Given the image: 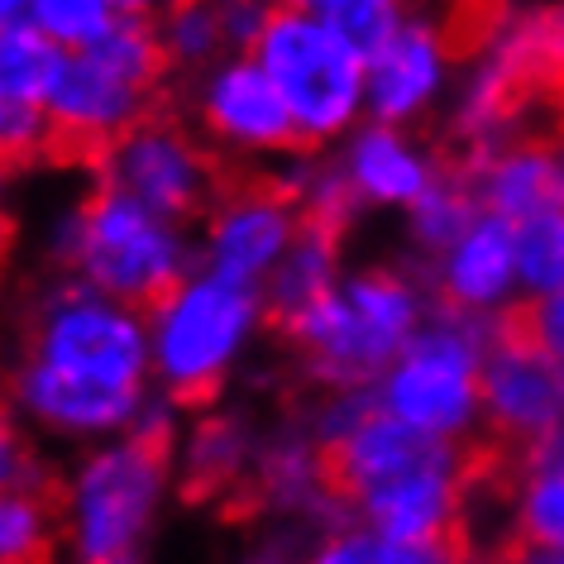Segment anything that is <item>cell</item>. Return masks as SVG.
Returning <instances> with one entry per match:
<instances>
[{
    "instance_id": "603a6c76",
    "label": "cell",
    "mask_w": 564,
    "mask_h": 564,
    "mask_svg": "<svg viewBox=\"0 0 564 564\" xmlns=\"http://www.w3.org/2000/svg\"><path fill=\"white\" fill-rule=\"evenodd\" d=\"M124 6H96V0H73V6H30L34 30L48 39V44H67V53L96 48L101 39L120 24Z\"/></svg>"
},
{
    "instance_id": "5bb4252c",
    "label": "cell",
    "mask_w": 564,
    "mask_h": 564,
    "mask_svg": "<svg viewBox=\"0 0 564 564\" xmlns=\"http://www.w3.org/2000/svg\"><path fill=\"white\" fill-rule=\"evenodd\" d=\"M517 273V225L484 216L445 263V306H488Z\"/></svg>"
},
{
    "instance_id": "484cf974",
    "label": "cell",
    "mask_w": 564,
    "mask_h": 564,
    "mask_svg": "<svg viewBox=\"0 0 564 564\" xmlns=\"http://www.w3.org/2000/svg\"><path fill=\"white\" fill-rule=\"evenodd\" d=\"M34 459L20 449L15 441V431H10V421L0 416V492L6 488H24V484H34Z\"/></svg>"
},
{
    "instance_id": "83f0119b",
    "label": "cell",
    "mask_w": 564,
    "mask_h": 564,
    "mask_svg": "<svg viewBox=\"0 0 564 564\" xmlns=\"http://www.w3.org/2000/svg\"><path fill=\"white\" fill-rule=\"evenodd\" d=\"M527 564H564V555H531Z\"/></svg>"
},
{
    "instance_id": "3957f363",
    "label": "cell",
    "mask_w": 564,
    "mask_h": 564,
    "mask_svg": "<svg viewBox=\"0 0 564 564\" xmlns=\"http://www.w3.org/2000/svg\"><path fill=\"white\" fill-rule=\"evenodd\" d=\"M167 464H173V416L163 406L144 412L124 445L101 449L82 464L67 492V521H73V545L82 560L130 555V545L159 507Z\"/></svg>"
},
{
    "instance_id": "30bf717a",
    "label": "cell",
    "mask_w": 564,
    "mask_h": 564,
    "mask_svg": "<svg viewBox=\"0 0 564 564\" xmlns=\"http://www.w3.org/2000/svg\"><path fill=\"white\" fill-rule=\"evenodd\" d=\"M302 173L278 177L239 163L230 192L210 210V278L230 288H253L282 263V249L297 235Z\"/></svg>"
},
{
    "instance_id": "9c48e42d",
    "label": "cell",
    "mask_w": 564,
    "mask_h": 564,
    "mask_svg": "<svg viewBox=\"0 0 564 564\" xmlns=\"http://www.w3.org/2000/svg\"><path fill=\"white\" fill-rule=\"evenodd\" d=\"M24 364H44V369H58L67 378L139 392V383H144V335H139V321L130 312L101 302L96 292L63 288L39 316L34 349Z\"/></svg>"
},
{
    "instance_id": "4316f807",
    "label": "cell",
    "mask_w": 564,
    "mask_h": 564,
    "mask_svg": "<svg viewBox=\"0 0 564 564\" xmlns=\"http://www.w3.org/2000/svg\"><path fill=\"white\" fill-rule=\"evenodd\" d=\"M82 564H139L134 555H120V560H82Z\"/></svg>"
},
{
    "instance_id": "7c38bea8",
    "label": "cell",
    "mask_w": 564,
    "mask_h": 564,
    "mask_svg": "<svg viewBox=\"0 0 564 564\" xmlns=\"http://www.w3.org/2000/svg\"><path fill=\"white\" fill-rule=\"evenodd\" d=\"M15 392L39 421L63 431H106L139 412L134 388L87 383V378H67L58 369H44V364H24L15 378Z\"/></svg>"
},
{
    "instance_id": "d6986e66",
    "label": "cell",
    "mask_w": 564,
    "mask_h": 564,
    "mask_svg": "<svg viewBox=\"0 0 564 564\" xmlns=\"http://www.w3.org/2000/svg\"><path fill=\"white\" fill-rule=\"evenodd\" d=\"M478 220H484L478 216V196L469 187V177H459V173L435 177L431 192L416 202V216H412L421 249H449V253L459 249V239L469 235Z\"/></svg>"
},
{
    "instance_id": "8fae6325",
    "label": "cell",
    "mask_w": 564,
    "mask_h": 564,
    "mask_svg": "<svg viewBox=\"0 0 564 564\" xmlns=\"http://www.w3.org/2000/svg\"><path fill=\"white\" fill-rule=\"evenodd\" d=\"M202 116L210 134L239 149H302L306 139L292 120L288 101L268 82V73L253 58H235L206 82Z\"/></svg>"
},
{
    "instance_id": "44dd1931",
    "label": "cell",
    "mask_w": 564,
    "mask_h": 564,
    "mask_svg": "<svg viewBox=\"0 0 564 564\" xmlns=\"http://www.w3.org/2000/svg\"><path fill=\"white\" fill-rule=\"evenodd\" d=\"M517 273L535 292V302L564 292V210L517 225Z\"/></svg>"
},
{
    "instance_id": "ac0fdd59",
    "label": "cell",
    "mask_w": 564,
    "mask_h": 564,
    "mask_svg": "<svg viewBox=\"0 0 564 564\" xmlns=\"http://www.w3.org/2000/svg\"><path fill=\"white\" fill-rule=\"evenodd\" d=\"M63 53L48 44L34 24L0 30V101L10 106H44L48 82L58 73Z\"/></svg>"
},
{
    "instance_id": "e0dca14e",
    "label": "cell",
    "mask_w": 564,
    "mask_h": 564,
    "mask_svg": "<svg viewBox=\"0 0 564 564\" xmlns=\"http://www.w3.org/2000/svg\"><path fill=\"white\" fill-rule=\"evenodd\" d=\"M349 182H355L359 196H373V202H421L431 192V167L416 159L412 149L402 144L388 124L378 130H364L349 149Z\"/></svg>"
},
{
    "instance_id": "277c9868",
    "label": "cell",
    "mask_w": 564,
    "mask_h": 564,
    "mask_svg": "<svg viewBox=\"0 0 564 564\" xmlns=\"http://www.w3.org/2000/svg\"><path fill=\"white\" fill-rule=\"evenodd\" d=\"M253 53H259V67L278 87V96L288 101L306 144H321L349 124L364 91V63L316 20V10L273 6Z\"/></svg>"
},
{
    "instance_id": "4fadbf2b",
    "label": "cell",
    "mask_w": 564,
    "mask_h": 564,
    "mask_svg": "<svg viewBox=\"0 0 564 564\" xmlns=\"http://www.w3.org/2000/svg\"><path fill=\"white\" fill-rule=\"evenodd\" d=\"M445 53L435 44L431 24H406L383 58L369 73V101L378 120H406L416 106H426V96L441 82Z\"/></svg>"
},
{
    "instance_id": "2e32d148",
    "label": "cell",
    "mask_w": 564,
    "mask_h": 564,
    "mask_svg": "<svg viewBox=\"0 0 564 564\" xmlns=\"http://www.w3.org/2000/svg\"><path fill=\"white\" fill-rule=\"evenodd\" d=\"M245 459H249V435L235 416H206L192 431L187 445V469H182V498L187 502H230L245 488Z\"/></svg>"
},
{
    "instance_id": "8992f818",
    "label": "cell",
    "mask_w": 564,
    "mask_h": 564,
    "mask_svg": "<svg viewBox=\"0 0 564 564\" xmlns=\"http://www.w3.org/2000/svg\"><path fill=\"white\" fill-rule=\"evenodd\" d=\"M235 173H239V163L216 159L167 110H159L153 120L134 124L110 149V159L96 177H106L110 187L134 196L139 206H149L167 225H182V220L210 216L220 206V196L230 192Z\"/></svg>"
},
{
    "instance_id": "5b68a950",
    "label": "cell",
    "mask_w": 564,
    "mask_h": 564,
    "mask_svg": "<svg viewBox=\"0 0 564 564\" xmlns=\"http://www.w3.org/2000/svg\"><path fill=\"white\" fill-rule=\"evenodd\" d=\"M488 326H474L459 306H441L426 330L412 335L402 364L383 388V412L406 426L449 441L474 421L478 406V364H484Z\"/></svg>"
},
{
    "instance_id": "9a60e30c",
    "label": "cell",
    "mask_w": 564,
    "mask_h": 564,
    "mask_svg": "<svg viewBox=\"0 0 564 564\" xmlns=\"http://www.w3.org/2000/svg\"><path fill=\"white\" fill-rule=\"evenodd\" d=\"M67 527V492L53 478L0 492V564H53V541Z\"/></svg>"
},
{
    "instance_id": "7a4b0ae2",
    "label": "cell",
    "mask_w": 564,
    "mask_h": 564,
    "mask_svg": "<svg viewBox=\"0 0 564 564\" xmlns=\"http://www.w3.org/2000/svg\"><path fill=\"white\" fill-rule=\"evenodd\" d=\"M416 288L388 268L359 273L345 292H330L312 306L288 340L302 349L312 378H326L335 388H364L392 355H402L416 335Z\"/></svg>"
},
{
    "instance_id": "6da1fadb",
    "label": "cell",
    "mask_w": 564,
    "mask_h": 564,
    "mask_svg": "<svg viewBox=\"0 0 564 564\" xmlns=\"http://www.w3.org/2000/svg\"><path fill=\"white\" fill-rule=\"evenodd\" d=\"M67 259L110 306L139 316H159L182 292V273H187V245L177 225L153 216L106 177H96L82 196L67 230Z\"/></svg>"
},
{
    "instance_id": "ffe728a7",
    "label": "cell",
    "mask_w": 564,
    "mask_h": 564,
    "mask_svg": "<svg viewBox=\"0 0 564 564\" xmlns=\"http://www.w3.org/2000/svg\"><path fill=\"white\" fill-rule=\"evenodd\" d=\"M316 20L369 67L383 58V53L398 44V34L406 30L402 15L392 6H383V0H335V6H316Z\"/></svg>"
},
{
    "instance_id": "7402d4cb",
    "label": "cell",
    "mask_w": 564,
    "mask_h": 564,
    "mask_svg": "<svg viewBox=\"0 0 564 564\" xmlns=\"http://www.w3.org/2000/svg\"><path fill=\"white\" fill-rule=\"evenodd\" d=\"M517 541L527 555H564V478L535 474L517 498Z\"/></svg>"
},
{
    "instance_id": "ba28073f",
    "label": "cell",
    "mask_w": 564,
    "mask_h": 564,
    "mask_svg": "<svg viewBox=\"0 0 564 564\" xmlns=\"http://www.w3.org/2000/svg\"><path fill=\"white\" fill-rule=\"evenodd\" d=\"M478 398L488 406V431L521 449V455L564 421V373L531 340L517 306H507L488 321Z\"/></svg>"
},
{
    "instance_id": "d4e9b609",
    "label": "cell",
    "mask_w": 564,
    "mask_h": 564,
    "mask_svg": "<svg viewBox=\"0 0 564 564\" xmlns=\"http://www.w3.org/2000/svg\"><path fill=\"white\" fill-rule=\"evenodd\" d=\"M306 564H383V541H373L369 531H355V527H340L335 535L316 545V555Z\"/></svg>"
},
{
    "instance_id": "cb8c5ba5",
    "label": "cell",
    "mask_w": 564,
    "mask_h": 564,
    "mask_svg": "<svg viewBox=\"0 0 564 564\" xmlns=\"http://www.w3.org/2000/svg\"><path fill=\"white\" fill-rule=\"evenodd\" d=\"M163 20L167 24H159V39H163V48H167L173 63H202L225 44L220 10L173 6V10H163Z\"/></svg>"
},
{
    "instance_id": "52a82bcc",
    "label": "cell",
    "mask_w": 564,
    "mask_h": 564,
    "mask_svg": "<svg viewBox=\"0 0 564 564\" xmlns=\"http://www.w3.org/2000/svg\"><path fill=\"white\" fill-rule=\"evenodd\" d=\"M253 312H259L253 292L230 288V282H220V278H202V282H187V288L153 316L159 321L153 349H159V369H163L173 406L202 412V406L220 398L225 369H230Z\"/></svg>"
}]
</instances>
